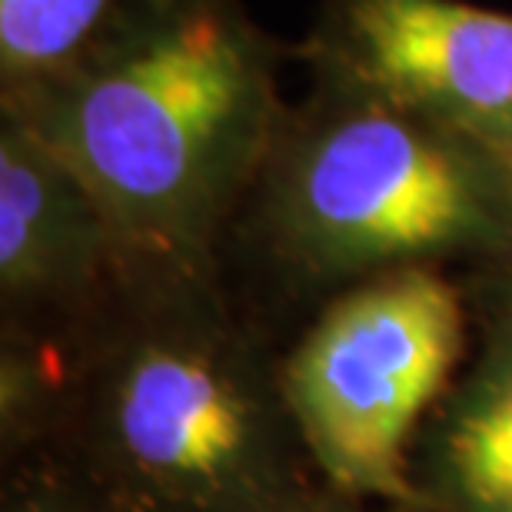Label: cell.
Here are the masks:
<instances>
[{
  "label": "cell",
  "mask_w": 512,
  "mask_h": 512,
  "mask_svg": "<svg viewBox=\"0 0 512 512\" xmlns=\"http://www.w3.org/2000/svg\"><path fill=\"white\" fill-rule=\"evenodd\" d=\"M270 110L266 50L223 0H167L94 64L7 100L90 193L110 240L150 253L203 237Z\"/></svg>",
  "instance_id": "cell-1"
},
{
  "label": "cell",
  "mask_w": 512,
  "mask_h": 512,
  "mask_svg": "<svg viewBox=\"0 0 512 512\" xmlns=\"http://www.w3.org/2000/svg\"><path fill=\"white\" fill-rule=\"evenodd\" d=\"M512 213V170L476 137L356 97L296 150L286 230L326 270L406 263L496 243Z\"/></svg>",
  "instance_id": "cell-2"
},
{
  "label": "cell",
  "mask_w": 512,
  "mask_h": 512,
  "mask_svg": "<svg viewBox=\"0 0 512 512\" xmlns=\"http://www.w3.org/2000/svg\"><path fill=\"white\" fill-rule=\"evenodd\" d=\"M463 350V306L436 273L396 270L316 323L290 363V399L323 466L353 489L403 486L409 429Z\"/></svg>",
  "instance_id": "cell-3"
},
{
  "label": "cell",
  "mask_w": 512,
  "mask_h": 512,
  "mask_svg": "<svg viewBox=\"0 0 512 512\" xmlns=\"http://www.w3.org/2000/svg\"><path fill=\"white\" fill-rule=\"evenodd\" d=\"M326 57L353 97L486 147L512 130V14L466 0H333Z\"/></svg>",
  "instance_id": "cell-4"
},
{
  "label": "cell",
  "mask_w": 512,
  "mask_h": 512,
  "mask_svg": "<svg viewBox=\"0 0 512 512\" xmlns=\"http://www.w3.org/2000/svg\"><path fill=\"white\" fill-rule=\"evenodd\" d=\"M127 456L173 483H220L250 446V416L227 376L197 353L153 346L127 366L117 396Z\"/></svg>",
  "instance_id": "cell-5"
},
{
  "label": "cell",
  "mask_w": 512,
  "mask_h": 512,
  "mask_svg": "<svg viewBox=\"0 0 512 512\" xmlns=\"http://www.w3.org/2000/svg\"><path fill=\"white\" fill-rule=\"evenodd\" d=\"M110 230L54 150L20 120L0 133V283L7 293L54 290L90 273Z\"/></svg>",
  "instance_id": "cell-6"
},
{
  "label": "cell",
  "mask_w": 512,
  "mask_h": 512,
  "mask_svg": "<svg viewBox=\"0 0 512 512\" xmlns=\"http://www.w3.org/2000/svg\"><path fill=\"white\" fill-rule=\"evenodd\" d=\"M167 0H0L7 97L77 74L143 27Z\"/></svg>",
  "instance_id": "cell-7"
},
{
  "label": "cell",
  "mask_w": 512,
  "mask_h": 512,
  "mask_svg": "<svg viewBox=\"0 0 512 512\" xmlns=\"http://www.w3.org/2000/svg\"><path fill=\"white\" fill-rule=\"evenodd\" d=\"M449 466L483 512H512V346L453 423Z\"/></svg>",
  "instance_id": "cell-8"
},
{
  "label": "cell",
  "mask_w": 512,
  "mask_h": 512,
  "mask_svg": "<svg viewBox=\"0 0 512 512\" xmlns=\"http://www.w3.org/2000/svg\"><path fill=\"white\" fill-rule=\"evenodd\" d=\"M489 150H496V153H499V157H503V160H506V167L512 170V130L506 133V137H503V140H496V143H493V147H489Z\"/></svg>",
  "instance_id": "cell-9"
}]
</instances>
